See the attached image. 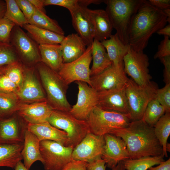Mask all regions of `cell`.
<instances>
[{
  "mask_svg": "<svg viewBox=\"0 0 170 170\" xmlns=\"http://www.w3.org/2000/svg\"><path fill=\"white\" fill-rule=\"evenodd\" d=\"M15 26L4 16L0 18V42L9 43L12 31Z\"/></svg>",
  "mask_w": 170,
  "mask_h": 170,
  "instance_id": "cell-38",
  "label": "cell"
},
{
  "mask_svg": "<svg viewBox=\"0 0 170 170\" xmlns=\"http://www.w3.org/2000/svg\"><path fill=\"white\" fill-rule=\"evenodd\" d=\"M105 144L104 135L89 133L74 148L72 159L89 163L101 158Z\"/></svg>",
  "mask_w": 170,
  "mask_h": 170,
  "instance_id": "cell-13",
  "label": "cell"
},
{
  "mask_svg": "<svg viewBox=\"0 0 170 170\" xmlns=\"http://www.w3.org/2000/svg\"><path fill=\"white\" fill-rule=\"evenodd\" d=\"M38 45L60 44L65 36L27 23L23 27Z\"/></svg>",
  "mask_w": 170,
  "mask_h": 170,
  "instance_id": "cell-28",
  "label": "cell"
},
{
  "mask_svg": "<svg viewBox=\"0 0 170 170\" xmlns=\"http://www.w3.org/2000/svg\"><path fill=\"white\" fill-rule=\"evenodd\" d=\"M88 162L72 159L63 170H87Z\"/></svg>",
  "mask_w": 170,
  "mask_h": 170,
  "instance_id": "cell-45",
  "label": "cell"
},
{
  "mask_svg": "<svg viewBox=\"0 0 170 170\" xmlns=\"http://www.w3.org/2000/svg\"><path fill=\"white\" fill-rule=\"evenodd\" d=\"M148 1L151 5L162 11L170 8V0H149Z\"/></svg>",
  "mask_w": 170,
  "mask_h": 170,
  "instance_id": "cell-47",
  "label": "cell"
},
{
  "mask_svg": "<svg viewBox=\"0 0 170 170\" xmlns=\"http://www.w3.org/2000/svg\"><path fill=\"white\" fill-rule=\"evenodd\" d=\"M75 82L78 88L77 101L69 112L77 119L86 121L94 108L97 105L98 92L85 82Z\"/></svg>",
  "mask_w": 170,
  "mask_h": 170,
  "instance_id": "cell-15",
  "label": "cell"
},
{
  "mask_svg": "<svg viewBox=\"0 0 170 170\" xmlns=\"http://www.w3.org/2000/svg\"><path fill=\"white\" fill-rule=\"evenodd\" d=\"M163 155L148 156L135 159H129L123 161L127 170H147L164 161Z\"/></svg>",
  "mask_w": 170,
  "mask_h": 170,
  "instance_id": "cell-32",
  "label": "cell"
},
{
  "mask_svg": "<svg viewBox=\"0 0 170 170\" xmlns=\"http://www.w3.org/2000/svg\"><path fill=\"white\" fill-rule=\"evenodd\" d=\"M111 170H127L124 166L123 161L119 162L117 165L111 169Z\"/></svg>",
  "mask_w": 170,
  "mask_h": 170,
  "instance_id": "cell-53",
  "label": "cell"
},
{
  "mask_svg": "<svg viewBox=\"0 0 170 170\" xmlns=\"http://www.w3.org/2000/svg\"><path fill=\"white\" fill-rule=\"evenodd\" d=\"M128 79L124 65L113 64L102 73L90 77L91 87L98 92L124 87Z\"/></svg>",
  "mask_w": 170,
  "mask_h": 170,
  "instance_id": "cell-14",
  "label": "cell"
},
{
  "mask_svg": "<svg viewBox=\"0 0 170 170\" xmlns=\"http://www.w3.org/2000/svg\"><path fill=\"white\" fill-rule=\"evenodd\" d=\"M15 0L28 22L32 16L35 8L29 0Z\"/></svg>",
  "mask_w": 170,
  "mask_h": 170,
  "instance_id": "cell-43",
  "label": "cell"
},
{
  "mask_svg": "<svg viewBox=\"0 0 170 170\" xmlns=\"http://www.w3.org/2000/svg\"><path fill=\"white\" fill-rule=\"evenodd\" d=\"M18 61V56L13 46L10 43L0 42V66Z\"/></svg>",
  "mask_w": 170,
  "mask_h": 170,
  "instance_id": "cell-36",
  "label": "cell"
},
{
  "mask_svg": "<svg viewBox=\"0 0 170 170\" xmlns=\"http://www.w3.org/2000/svg\"><path fill=\"white\" fill-rule=\"evenodd\" d=\"M53 110L46 100L29 103H20L17 111L27 124H36L48 122Z\"/></svg>",
  "mask_w": 170,
  "mask_h": 170,
  "instance_id": "cell-19",
  "label": "cell"
},
{
  "mask_svg": "<svg viewBox=\"0 0 170 170\" xmlns=\"http://www.w3.org/2000/svg\"><path fill=\"white\" fill-rule=\"evenodd\" d=\"M6 66H0V75L4 74L5 67Z\"/></svg>",
  "mask_w": 170,
  "mask_h": 170,
  "instance_id": "cell-55",
  "label": "cell"
},
{
  "mask_svg": "<svg viewBox=\"0 0 170 170\" xmlns=\"http://www.w3.org/2000/svg\"><path fill=\"white\" fill-rule=\"evenodd\" d=\"M19 99L26 102L46 101L40 84L32 70L24 68L22 83L16 93Z\"/></svg>",
  "mask_w": 170,
  "mask_h": 170,
  "instance_id": "cell-18",
  "label": "cell"
},
{
  "mask_svg": "<svg viewBox=\"0 0 170 170\" xmlns=\"http://www.w3.org/2000/svg\"><path fill=\"white\" fill-rule=\"evenodd\" d=\"M9 43L17 55L26 63H35L41 61L39 45L21 28L15 26L11 35Z\"/></svg>",
  "mask_w": 170,
  "mask_h": 170,
  "instance_id": "cell-12",
  "label": "cell"
},
{
  "mask_svg": "<svg viewBox=\"0 0 170 170\" xmlns=\"http://www.w3.org/2000/svg\"><path fill=\"white\" fill-rule=\"evenodd\" d=\"M92 46L93 64L90 69L91 76L102 73L112 64L101 42L94 39Z\"/></svg>",
  "mask_w": 170,
  "mask_h": 170,
  "instance_id": "cell-26",
  "label": "cell"
},
{
  "mask_svg": "<svg viewBox=\"0 0 170 170\" xmlns=\"http://www.w3.org/2000/svg\"><path fill=\"white\" fill-rule=\"evenodd\" d=\"M124 70L138 85L145 86L150 83L152 77L149 74V59L143 51L134 50L129 45L123 59Z\"/></svg>",
  "mask_w": 170,
  "mask_h": 170,
  "instance_id": "cell-10",
  "label": "cell"
},
{
  "mask_svg": "<svg viewBox=\"0 0 170 170\" xmlns=\"http://www.w3.org/2000/svg\"><path fill=\"white\" fill-rule=\"evenodd\" d=\"M86 121L91 133L103 136L110 134L115 130L127 127L132 121L128 115L104 110L96 106Z\"/></svg>",
  "mask_w": 170,
  "mask_h": 170,
  "instance_id": "cell-5",
  "label": "cell"
},
{
  "mask_svg": "<svg viewBox=\"0 0 170 170\" xmlns=\"http://www.w3.org/2000/svg\"><path fill=\"white\" fill-rule=\"evenodd\" d=\"M89 12L94 29V39L101 42L108 39L113 28L105 10L89 9Z\"/></svg>",
  "mask_w": 170,
  "mask_h": 170,
  "instance_id": "cell-24",
  "label": "cell"
},
{
  "mask_svg": "<svg viewBox=\"0 0 170 170\" xmlns=\"http://www.w3.org/2000/svg\"><path fill=\"white\" fill-rule=\"evenodd\" d=\"M48 122L66 133L68 138L66 146L73 148L90 132L86 121L77 119L69 112L53 110Z\"/></svg>",
  "mask_w": 170,
  "mask_h": 170,
  "instance_id": "cell-7",
  "label": "cell"
},
{
  "mask_svg": "<svg viewBox=\"0 0 170 170\" xmlns=\"http://www.w3.org/2000/svg\"><path fill=\"white\" fill-rule=\"evenodd\" d=\"M24 73V68L18 61L6 66L4 74L17 85L19 88L22 83Z\"/></svg>",
  "mask_w": 170,
  "mask_h": 170,
  "instance_id": "cell-37",
  "label": "cell"
},
{
  "mask_svg": "<svg viewBox=\"0 0 170 170\" xmlns=\"http://www.w3.org/2000/svg\"><path fill=\"white\" fill-rule=\"evenodd\" d=\"M37 69L47 94V101L54 110L69 112L71 106L66 98L68 85L56 72L42 62Z\"/></svg>",
  "mask_w": 170,
  "mask_h": 170,
  "instance_id": "cell-4",
  "label": "cell"
},
{
  "mask_svg": "<svg viewBox=\"0 0 170 170\" xmlns=\"http://www.w3.org/2000/svg\"><path fill=\"white\" fill-rule=\"evenodd\" d=\"M1 119V118L0 115V120Z\"/></svg>",
  "mask_w": 170,
  "mask_h": 170,
  "instance_id": "cell-56",
  "label": "cell"
},
{
  "mask_svg": "<svg viewBox=\"0 0 170 170\" xmlns=\"http://www.w3.org/2000/svg\"><path fill=\"white\" fill-rule=\"evenodd\" d=\"M40 141L37 137L27 128L24 133V146L21 154L24 161L23 164L29 169L32 164L37 161L42 163L43 160L40 149Z\"/></svg>",
  "mask_w": 170,
  "mask_h": 170,
  "instance_id": "cell-23",
  "label": "cell"
},
{
  "mask_svg": "<svg viewBox=\"0 0 170 170\" xmlns=\"http://www.w3.org/2000/svg\"><path fill=\"white\" fill-rule=\"evenodd\" d=\"M155 135L162 146L163 156L167 157V140L170 134V112H166L154 127Z\"/></svg>",
  "mask_w": 170,
  "mask_h": 170,
  "instance_id": "cell-31",
  "label": "cell"
},
{
  "mask_svg": "<svg viewBox=\"0 0 170 170\" xmlns=\"http://www.w3.org/2000/svg\"><path fill=\"white\" fill-rule=\"evenodd\" d=\"M74 148L63 145L55 141H40V149L45 170H63L72 160Z\"/></svg>",
  "mask_w": 170,
  "mask_h": 170,
  "instance_id": "cell-8",
  "label": "cell"
},
{
  "mask_svg": "<svg viewBox=\"0 0 170 170\" xmlns=\"http://www.w3.org/2000/svg\"><path fill=\"white\" fill-rule=\"evenodd\" d=\"M14 169V170H29L25 167L21 161L18 162Z\"/></svg>",
  "mask_w": 170,
  "mask_h": 170,
  "instance_id": "cell-52",
  "label": "cell"
},
{
  "mask_svg": "<svg viewBox=\"0 0 170 170\" xmlns=\"http://www.w3.org/2000/svg\"><path fill=\"white\" fill-rule=\"evenodd\" d=\"M6 8V5L5 1L0 0V18L4 16Z\"/></svg>",
  "mask_w": 170,
  "mask_h": 170,
  "instance_id": "cell-51",
  "label": "cell"
},
{
  "mask_svg": "<svg viewBox=\"0 0 170 170\" xmlns=\"http://www.w3.org/2000/svg\"><path fill=\"white\" fill-rule=\"evenodd\" d=\"M158 35L170 37V25L169 24L160 29L156 32Z\"/></svg>",
  "mask_w": 170,
  "mask_h": 170,
  "instance_id": "cell-50",
  "label": "cell"
},
{
  "mask_svg": "<svg viewBox=\"0 0 170 170\" xmlns=\"http://www.w3.org/2000/svg\"><path fill=\"white\" fill-rule=\"evenodd\" d=\"M23 143L0 144V167L14 168L18 162L23 160L21 152Z\"/></svg>",
  "mask_w": 170,
  "mask_h": 170,
  "instance_id": "cell-29",
  "label": "cell"
},
{
  "mask_svg": "<svg viewBox=\"0 0 170 170\" xmlns=\"http://www.w3.org/2000/svg\"><path fill=\"white\" fill-rule=\"evenodd\" d=\"M39 48L42 62L58 72L63 63L60 44L39 45Z\"/></svg>",
  "mask_w": 170,
  "mask_h": 170,
  "instance_id": "cell-25",
  "label": "cell"
},
{
  "mask_svg": "<svg viewBox=\"0 0 170 170\" xmlns=\"http://www.w3.org/2000/svg\"><path fill=\"white\" fill-rule=\"evenodd\" d=\"M15 93H0V115L1 119L17 111L20 103Z\"/></svg>",
  "mask_w": 170,
  "mask_h": 170,
  "instance_id": "cell-33",
  "label": "cell"
},
{
  "mask_svg": "<svg viewBox=\"0 0 170 170\" xmlns=\"http://www.w3.org/2000/svg\"><path fill=\"white\" fill-rule=\"evenodd\" d=\"M155 99L164 108L166 112H170V83L157 89Z\"/></svg>",
  "mask_w": 170,
  "mask_h": 170,
  "instance_id": "cell-39",
  "label": "cell"
},
{
  "mask_svg": "<svg viewBox=\"0 0 170 170\" xmlns=\"http://www.w3.org/2000/svg\"><path fill=\"white\" fill-rule=\"evenodd\" d=\"M60 44L63 63L70 62L78 58L85 52L87 46L77 33H72L65 36Z\"/></svg>",
  "mask_w": 170,
  "mask_h": 170,
  "instance_id": "cell-22",
  "label": "cell"
},
{
  "mask_svg": "<svg viewBox=\"0 0 170 170\" xmlns=\"http://www.w3.org/2000/svg\"><path fill=\"white\" fill-rule=\"evenodd\" d=\"M94 3V0H81L78 5L69 11L73 27L87 47L92 44L94 36V29L87 7Z\"/></svg>",
  "mask_w": 170,
  "mask_h": 170,
  "instance_id": "cell-11",
  "label": "cell"
},
{
  "mask_svg": "<svg viewBox=\"0 0 170 170\" xmlns=\"http://www.w3.org/2000/svg\"><path fill=\"white\" fill-rule=\"evenodd\" d=\"M157 166L151 167L149 168V170H170V159L164 161Z\"/></svg>",
  "mask_w": 170,
  "mask_h": 170,
  "instance_id": "cell-48",
  "label": "cell"
},
{
  "mask_svg": "<svg viewBox=\"0 0 170 170\" xmlns=\"http://www.w3.org/2000/svg\"><path fill=\"white\" fill-rule=\"evenodd\" d=\"M26 128H21L14 117L0 120V144L23 143L24 133Z\"/></svg>",
  "mask_w": 170,
  "mask_h": 170,
  "instance_id": "cell-21",
  "label": "cell"
},
{
  "mask_svg": "<svg viewBox=\"0 0 170 170\" xmlns=\"http://www.w3.org/2000/svg\"><path fill=\"white\" fill-rule=\"evenodd\" d=\"M34 7L38 10L45 13L44 4V0H29Z\"/></svg>",
  "mask_w": 170,
  "mask_h": 170,
  "instance_id": "cell-49",
  "label": "cell"
},
{
  "mask_svg": "<svg viewBox=\"0 0 170 170\" xmlns=\"http://www.w3.org/2000/svg\"><path fill=\"white\" fill-rule=\"evenodd\" d=\"M105 144L101 158L111 169L120 162L129 159L125 142L120 137L110 134L104 135Z\"/></svg>",
  "mask_w": 170,
  "mask_h": 170,
  "instance_id": "cell-16",
  "label": "cell"
},
{
  "mask_svg": "<svg viewBox=\"0 0 170 170\" xmlns=\"http://www.w3.org/2000/svg\"><path fill=\"white\" fill-rule=\"evenodd\" d=\"M92 45L87 47L84 54L76 60L63 63L58 73L67 85L81 81L91 87L90 66L92 60Z\"/></svg>",
  "mask_w": 170,
  "mask_h": 170,
  "instance_id": "cell-9",
  "label": "cell"
},
{
  "mask_svg": "<svg viewBox=\"0 0 170 170\" xmlns=\"http://www.w3.org/2000/svg\"><path fill=\"white\" fill-rule=\"evenodd\" d=\"M18 88L5 75H0V93H16Z\"/></svg>",
  "mask_w": 170,
  "mask_h": 170,
  "instance_id": "cell-40",
  "label": "cell"
},
{
  "mask_svg": "<svg viewBox=\"0 0 170 170\" xmlns=\"http://www.w3.org/2000/svg\"><path fill=\"white\" fill-rule=\"evenodd\" d=\"M125 87L98 92L97 106L104 110L129 115Z\"/></svg>",
  "mask_w": 170,
  "mask_h": 170,
  "instance_id": "cell-17",
  "label": "cell"
},
{
  "mask_svg": "<svg viewBox=\"0 0 170 170\" xmlns=\"http://www.w3.org/2000/svg\"><path fill=\"white\" fill-rule=\"evenodd\" d=\"M158 89L157 85L154 82H151L147 85L141 86L132 79H128L125 90L132 121L143 118L148 105L155 98Z\"/></svg>",
  "mask_w": 170,
  "mask_h": 170,
  "instance_id": "cell-6",
  "label": "cell"
},
{
  "mask_svg": "<svg viewBox=\"0 0 170 170\" xmlns=\"http://www.w3.org/2000/svg\"><path fill=\"white\" fill-rule=\"evenodd\" d=\"M28 23L64 36V31L55 20L50 18L45 13L36 8Z\"/></svg>",
  "mask_w": 170,
  "mask_h": 170,
  "instance_id": "cell-30",
  "label": "cell"
},
{
  "mask_svg": "<svg viewBox=\"0 0 170 170\" xmlns=\"http://www.w3.org/2000/svg\"><path fill=\"white\" fill-rule=\"evenodd\" d=\"M26 128L35 134L40 141L52 140L66 146L68 138L66 133L53 126L48 122L36 124H28Z\"/></svg>",
  "mask_w": 170,
  "mask_h": 170,
  "instance_id": "cell-20",
  "label": "cell"
},
{
  "mask_svg": "<svg viewBox=\"0 0 170 170\" xmlns=\"http://www.w3.org/2000/svg\"><path fill=\"white\" fill-rule=\"evenodd\" d=\"M162 11L167 17L170 18V8L165 9Z\"/></svg>",
  "mask_w": 170,
  "mask_h": 170,
  "instance_id": "cell-54",
  "label": "cell"
},
{
  "mask_svg": "<svg viewBox=\"0 0 170 170\" xmlns=\"http://www.w3.org/2000/svg\"><path fill=\"white\" fill-rule=\"evenodd\" d=\"M105 48L112 64L124 65L123 59L128 50L129 45L124 44L116 33L101 42Z\"/></svg>",
  "mask_w": 170,
  "mask_h": 170,
  "instance_id": "cell-27",
  "label": "cell"
},
{
  "mask_svg": "<svg viewBox=\"0 0 170 170\" xmlns=\"http://www.w3.org/2000/svg\"><path fill=\"white\" fill-rule=\"evenodd\" d=\"M165 113L164 108L155 98L148 105L142 119L148 125L154 127Z\"/></svg>",
  "mask_w": 170,
  "mask_h": 170,
  "instance_id": "cell-34",
  "label": "cell"
},
{
  "mask_svg": "<svg viewBox=\"0 0 170 170\" xmlns=\"http://www.w3.org/2000/svg\"><path fill=\"white\" fill-rule=\"evenodd\" d=\"M144 0H105V11L121 41L129 45V31L133 18Z\"/></svg>",
  "mask_w": 170,
  "mask_h": 170,
  "instance_id": "cell-3",
  "label": "cell"
},
{
  "mask_svg": "<svg viewBox=\"0 0 170 170\" xmlns=\"http://www.w3.org/2000/svg\"><path fill=\"white\" fill-rule=\"evenodd\" d=\"M167 18L162 10L144 0L132 19L129 45L136 51H143L152 35L166 26Z\"/></svg>",
  "mask_w": 170,
  "mask_h": 170,
  "instance_id": "cell-2",
  "label": "cell"
},
{
  "mask_svg": "<svg viewBox=\"0 0 170 170\" xmlns=\"http://www.w3.org/2000/svg\"><path fill=\"white\" fill-rule=\"evenodd\" d=\"M167 36H164V38L158 46V50L154 56V59L160 58L170 56V40Z\"/></svg>",
  "mask_w": 170,
  "mask_h": 170,
  "instance_id": "cell-41",
  "label": "cell"
},
{
  "mask_svg": "<svg viewBox=\"0 0 170 170\" xmlns=\"http://www.w3.org/2000/svg\"><path fill=\"white\" fill-rule=\"evenodd\" d=\"M106 164L101 158L94 162L88 163L87 170H106Z\"/></svg>",
  "mask_w": 170,
  "mask_h": 170,
  "instance_id": "cell-46",
  "label": "cell"
},
{
  "mask_svg": "<svg viewBox=\"0 0 170 170\" xmlns=\"http://www.w3.org/2000/svg\"><path fill=\"white\" fill-rule=\"evenodd\" d=\"M80 0H44V6L55 5L64 7L69 11L78 5Z\"/></svg>",
  "mask_w": 170,
  "mask_h": 170,
  "instance_id": "cell-42",
  "label": "cell"
},
{
  "mask_svg": "<svg viewBox=\"0 0 170 170\" xmlns=\"http://www.w3.org/2000/svg\"><path fill=\"white\" fill-rule=\"evenodd\" d=\"M110 134L121 137L125 142L130 159L163 156V148L156 136L154 127L143 119L132 121L127 127L115 130Z\"/></svg>",
  "mask_w": 170,
  "mask_h": 170,
  "instance_id": "cell-1",
  "label": "cell"
},
{
  "mask_svg": "<svg viewBox=\"0 0 170 170\" xmlns=\"http://www.w3.org/2000/svg\"><path fill=\"white\" fill-rule=\"evenodd\" d=\"M164 66L163 71L164 81L165 84L170 83V56L159 59Z\"/></svg>",
  "mask_w": 170,
  "mask_h": 170,
  "instance_id": "cell-44",
  "label": "cell"
},
{
  "mask_svg": "<svg viewBox=\"0 0 170 170\" xmlns=\"http://www.w3.org/2000/svg\"><path fill=\"white\" fill-rule=\"evenodd\" d=\"M6 8L5 17L13 22L16 26L23 27L28 21L18 6L15 0H5Z\"/></svg>",
  "mask_w": 170,
  "mask_h": 170,
  "instance_id": "cell-35",
  "label": "cell"
}]
</instances>
